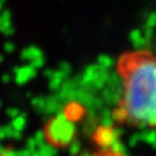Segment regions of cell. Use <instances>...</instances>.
<instances>
[{
  "label": "cell",
  "mask_w": 156,
  "mask_h": 156,
  "mask_svg": "<svg viewBox=\"0 0 156 156\" xmlns=\"http://www.w3.org/2000/svg\"><path fill=\"white\" fill-rule=\"evenodd\" d=\"M117 73L123 91L113 111L120 124L156 129V56L136 50L119 57Z\"/></svg>",
  "instance_id": "1"
},
{
  "label": "cell",
  "mask_w": 156,
  "mask_h": 156,
  "mask_svg": "<svg viewBox=\"0 0 156 156\" xmlns=\"http://www.w3.org/2000/svg\"><path fill=\"white\" fill-rule=\"evenodd\" d=\"M52 124L57 127V129H52V128H48L49 129V136L50 139H52L56 144H66L68 140L71 139V134H72V128L65 120H55L52 122Z\"/></svg>",
  "instance_id": "2"
}]
</instances>
